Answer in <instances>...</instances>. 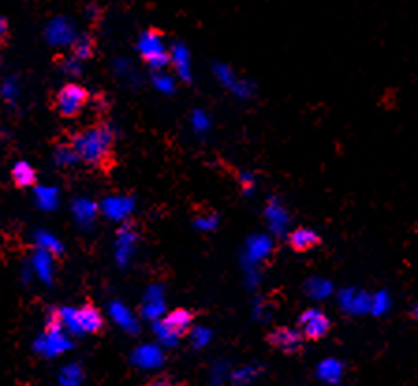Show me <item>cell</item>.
<instances>
[{"mask_svg": "<svg viewBox=\"0 0 418 386\" xmlns=\"http://www.w3.org/2000/svg\"><path fill=\"white\" fill-rule=\"evenodd\" d=\"M112 131L107 125L86 129L73 138V151L79 159L90 164H103L110 157L112 149Z\"/></svg>", "mask_w": 418, "mask_h": 386, "instance_id": "cell-1", "label": "cell"}, {"mask_svg": "<svg viewBox=\"0 0 418 386\" xmlns=\"http://www.w3.org/2000/svg\"><path fill=\"white\" fill-rule=\"evenodd\" d=\"M191 325H193V314L187 310H176L155 325V332L165 345H174Z\"/></svg>", "mask_w": 418, "mask_h": 386, "instance_id": "cell-2", "label": "cell"}, {"mask_svg": "<svg viewBox=\"0 0 418 386\" xmlns=\"http://www.w3.org/2000/svg\"><path fill=\"white\" fill-rule=\"evenodd\" d=\"M138 51H140L142 58L146 60L154 69H161L168 64V56L167 49H165V43H163L161 34L155 32V30H148L140 36V41H138Z\"/></svg>", "mask_w": 418, "mask_h": 386, "instance_id": "cell-3", "label": "cell"}, {"mask_svg": "<svg viewBox=\"0 0 418 386\" xmlns=\"http://www.w3.org/2000/svg\"><path fill=\"white\" fill-rule=\"evenodd\" d=\"M88 101V94L77 84H67L56 94V110L65 118L77 116Z\"/></svg>", "mask_w": 418, "mask_h": 386, "instance_id": "cell-4", "label": "cell"}, {"mask_svg": "<svg viewBox=\"0 0 418 386\" xmlns=\"http://www.w3.org/2000/svg\"><path fill=\"white\" fill-rule=\"evenodd\" d=\"M328 330H331V321L320 310L310 308L299 317V332L306 340H322L323 336H327Z\"/></svg>", "mask_w": 418, "mask_h": 386, "instance_id": "cell-5", "label": "cell"}, {"mask_svg": "<svg viewBox=\"0 0 418 386\" xmlns=\"http://www.w3.org/2000/svg\"><path fill=\"white\" fill-rule=\"evenodd\" d=\"M36 351L43 356H56V354L65 353L67 349H71V340L64 334V330L60 327L59 323L52 325L51 330L45 332L41 336L38 341H36Z\"/></svg>", "mask_w": 418, "mask_h": 386, "instance_id": "cell-6", "label": "cell"}, {"mask_svg": "<svg viewBox=\"0 0 418 386\" xmlns=\"http://www.w3.org/2000/svg\"><path fill=\"white\" fill-rule=\"evenodd\" d=\"M267 341H269L273 347L280 349L284 353H295V351H299V347H301L302 336L301 332H297V330L282 327L269 332Z\"/></svg>", "mask_w": 418, "mask_h": 386, "instance_id": "cell-7", "label": "cell"}, {"mask_svg": "<svg viewBox=\"0 0 418 386\" xmlns=\"http://www.w3.org/2000/svg\"><path fill=\"white\" fill-rule=\"evenodd\" d=\"M163 362L165 354L157 345H142L133 353V364L140 369H157Z\"/></svg>", "mask_w": 418, "mask_h": 386, "instance_id": "cell-8", "label": "cell"}, {"mask_svg": "<svg viewBox=\"0 0 418 386\" xmlns=\"http://www.w3.org/2000/svg\"><path fill=\"white\" fill-rule=\"evenodd\" d=\"M103 327V317L97 312L94 306H84V308L77 310V334L83 332H99Z\"/></svg>", "mask_w": 418, "mask_h": 386, "instance_id": "cell-9", "label": "cell"}, {"mask_svg": "<svg viewBox=\"0 0 418 386\" xmlns=\"http://www.w3.org/2000/svg\"><path fill=\"white\" fill-rule=\"evenodd\" d=\"M290 246L295 252H309L314 246L320 245V235L310 228H297L295 232L290 233Z\"/></svg>", "mask_w": 418, "mask_h": 386, "instance_id": "cell-10", "label": "cell"}, {"mask_svg": "<svg viewBox=\"0 0 418 386\" xmlns=\"http://www.w3.org/2000/svg\"><path fill=\"white\" fill-rule=\"evenodd\" d=\"M47 38L54 45H67L73 41V28L64 19L52 21L47 28Z\"/></svg>", "mask_w": 418, "mask_h": 386, "instance_id": "cell-11", "label": "cell"}, {"mask_svg": "<svg viewBox=\"0 0 418 386\" xmlns=\"http://www.w3.org/2000/svg\"><path fill=\"white\" fill-rule=\"evenodd\" d=\"M342 374H344V366H342L338 361H335V358L323 361L322 364H320V367H317L320 379L325 380L327 385H336V383H340Z\"/></svg>", "mask_w": 418, "mask_h": 386, "instance_id": "cell-12", "label": "cell"}, {"mask_svg": "<svg viewBox=\"0 0 418 386\" xmlns=\"http://www.w3.org/2000/svg\"><path fill=\"white\" fill-rule=\"evenodd\" d=\"M131 209H133V204L127 198H107L103 202V211L110 219H125Z\"/></svg>", "mask_w": 418, "mask_h": 386, "instance_id": "cell-13", "label": "cell"}, {"mask_svg": "<svg viewBox=\"0 0 418 386\" xmlns=\"http://www.w3.org/2000/svg\"><path fill=\"white\" fill-rule=\"evenodd\" d=\"M12 178L19 187H30L36 181V172L28 162H17L12 170Z\"/></svg>", "mask_w": 418, "mask_h": 386, "instance_id": "cell-14", "label": "cell"}, {"mask_svg": "<svg viewBox=\"0 0 418 386\" xmlns=\"http://www.w3.org/2000/svg\"><path fill=\"white\" fill-rule=\"evenodd\" d=\"M34 269L38 272V277L45 282H51L52 278V259L51 254L45 250H39L34 256Z\"/></svg>", "mask_w": 418, "mask_h": 386, "instance_id": "cell-15", "label": "cell"}, {"mask_svg": "<svg viewBox=\"0 0 418 386\" xmlns=\"http://www.w3.org/2000/svg\"><path fill=\"white\" fill-rule=\"evenodd\" d=\"M83 369L77 364H70V366H65L59 375V383L60 386H81L83 383Z\"/></svg>", "mask_w": 418, "mask_h": 386, "instance_id": "cell-16", "label": "cell"}, {"mask_svg": "<svg viewBox=\"0 0 418 386\" xmlns=\"http://www.w3.org/2000/svg\"><path fill=\"white\" fill-rule=\"evenodd\" d=\"M163 312V299L159 291L151 290V293L148 295V303L144 306V316L149 317V319H157L161 316Z\"/></svg>", "mask_w": 418, "mask_h": 386, "instance_id": "cell-17", "label": "cell"}, {"mask_svg": "<svg viewBox=\"0 0 418 386\" xmlns=\"http://www.w3.org/2000/svg\"><path fill=\"white\" fill-rule=\"evenodd\" d=\"M36 200H38V204L43 209H52V207H56V202H59V193L51 187H39L36 191Z\"/></svg>", "mask_w": 418, "mask_h": 386, "instance_id": "cell-18", "label": "cell"}, {"mask_svg": "<svg viewBox=\"0 0 418 386\" xmlns=\"http://www.w3.org/2000/svg\"><path fill=\"white\" fill-rule=\"evenodd\" d=\"M110 314H112V317L116 319L122 327L129 328V330H135V323H133V317H131V314H129L127 310L123 308L122 304H112V308H110Z\"/></svg>", "mask_w": 418, "mask_h": 386, "instance_id": "cell-19", "label": "cell"}, {"mask_svg": "<svg viewBox=\"0 0 418 386\" xmlns=\"http://www.w3.org/2000/svg\"><path fill=\"white\" fill-rule=\"evenodd\" d=\"M36 241H38L39 248H41V250L49 252V254H52V252H60V250H62V245H60V241L56 237H52L51 233H47V232L38 233V237H36Z\"/></svg>", "mask_w": 418, "mask_h": 386, "instance_id": "cell-20", "label": "cell"}, {"mask_svg": "<svg viewBox=\"0 0 418 386\" xmlns=\"http://www.w3.org/2000/svg\"><path fill=\"white\" fill-rule=\"evenodd\" d=\"M172 58H174V64L178 67V71L181 73V77H189V54H187L185 47H174V54H172Z\"/></svg>", "mask_w": 418, "mask_h": 386, "instance_id": "cell-21", "label": "cell"}, {"mask_svg": "<svg viewBox=\"0 0 418 386\" xmlns=\"http://www.w3.org/2000/svg\"><path fill=\"white\" fill-rule=\"evenodd\" d=\"M73 211H75V215H77V219L81 220V222H90V220L94 219L96 209H94V206H92L90 202L81 200V202H77V204L73 206Z\"/></svg>", "mask_w": 418, "mask_h": 386, "instance_id": "cell-22", "label": "cell"}, {"mask_svg": "<svg viewBox=\"0 0 418 386\" xmlns=\"http://www.w3.org/2000/svg\"><path fill=\"white\" fill-rule=\"evenodd\" d=\"M77 159V153H75L73 149L60 148V151H56V162L62 164V167H70V164H73Z\"/></svg>", "mask_w": 418, "mask_h": 386, "instance_id": "cell-23", "label": "cell"}, {"mask_svg": "<svg viewBox=\"0 0 418 386\" xmlns=\"http://www.w3.org/2000/svg\"><path fill=\"white\" fill-rule=\"evenodd\" d=\"M92 54V41L90 39H79L77 43H75V56L77 58H86V56H90Z\"/></svg>", "mask_w": 418, "mask_h": 386, "instance_id": "cell-24", "label": "cell"}, {"mask_svg": "<svg viewBox=\"0 0 418 386\" xmlns=\"http://www.w3.org/2000/svg\"><path fill=\"white\" fill-rule=\"evenodd\" d=\"M207 340H209V332H207V330H194L193 332V341L196 347L206 345Z\"/></svg>", "mask_w": 418, "mask_h": 386, "instance_id": "cell-25", "label": "cell"}, {"mask_svg": "<svg viewBox=\"0 0 418 386\" xmlns=\"http://www.w3.org/2000/svg\"><path fill=\"white\" fill-rule=\"evenodd\" d=\"M155 84H157L163 92H172V88H174V86H172V81L168 77H157L155 78Z\"/></svg>", "mask_w": 418, "mask_h": 386, "instance_id": "cell-26", "label": "cell"}, {"mask_svg": "<svg viewBox=\"0 0 418 386\" xmlns=\"http://www.w3.org/2000/svg\"><path fill=\"white\" fill-rule=\"evenodd\" d=\"M6 30H8V26H6V21L2 19V17H0V39L4 38V36H6Z\"/></svg>", "mask_w": 418, "mask_h": 386, "instance_id": "cell-27", "label": "cell"}, {"mask_svg": "<svg viewBox=\"0 0 418 386\" xmlns=\"http://www.w3.org/2000/svg\"><path fill=\"white\" fill-rule=\"evenodd\" d=\"M146 386H172V385H170L168 380L159 379V380H154V383H149V385H146Z\"/></svg>", "mask_w": 418, "mask_h": 386, "instance_id": "cell-28", "label": "cell"}, {"mask_svg": "<svg viewBox=\"0 0 418 386\" xmlns=\"http://www.w3.org/2000/svg\"><path fill=\"white\" fill-rule=\"evenodd\" d=\"M415 319H417V321H418V306H417V308H415Z\"/></svg>", "mask_w": 418, "mask_h": 386, "instance_id": "cell-29", "label": "cell"}, {"mask_svg": "<svg viewBox=\"0 0 418 386\" xmlns=\"http://www.w3.org/2000/svg\"><path fill=\"white\" fill-rule=\"evenodd\" d=\"M328 386H342V385H340V383H336V385H328Z\"/></svg>", "mask_w": 418, "mask_h": 386, "instance_id": "cell-30", "label": "cell"}]
</instances>
